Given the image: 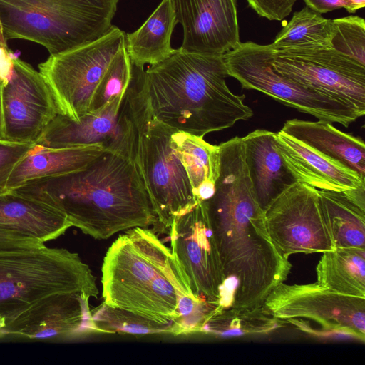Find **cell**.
Listing matches in <instances>:
<instances>
[{
	"label": "cell",
	"mask_w": 365,
	"mask_h": 365,
	"mask_svg": "<svg viewBox=\"0 0 365 365\" xmlns=\"http://www.w3.org/2000/svg\"><path fill=\"white\" fill-rule=\"evenodd\" d=\"M284 323L274 317L264 304L255 308L230 307L214 314L200 333L218 338L252 336L269 334Z\"/></svg>",
	"instance_id": "484cf974"
},
{
	"label": "cell",
	"mask_w": 365,
	"mask_h": 365,
	"mask_svg": "<svg viewBox=\"0 0 365 365\" xmlns=\"http://www.w3.org/2000/svg\"><path fill=\"white\" fill-rule=\"evenodd\" d=\"M13 54L7 48L0 46V81L5 86L11 79L14 71Z\"/></svg>",
	"instance_id": "836d02e7"
},
{
	"label": "cell",
	"mask_w": 365,
	"mask_h": 365,
	"mask_svg": "<svg viewBox=\"0 0 365 365\" xmlns=\"http://www.w3.org/2000/svg\"><path fill=\"white\" fill-rule=\"evenodd\" d=\"M264 305L278 319H311L351 339L365 341V297L343 294L317 282L292 285L282 282L268 294Z\"/></svg>",
	"instance_id": "8fae6325"
},
{
	"label": "cell",
	"mask_w": 365,
	"mask_h": 365,
	"mask_svg": "<svg viewBox=\"0 0 365 365\" xmlns=\"http://www.w3.org/2000/svg\"><path fill=\"white\" fill-rule=\"evenodd\" d=\"M92 320L100 334L175 336L174 322L160 323L104 302L92 312Z\"/></svg>",
	"instance_id": "f1b7e54d"
},
{
	"label": "cell",
	"mask_w": 365,
	"mask_h": 365,
	"mask_svg": "<svg viewBox=\"0 0 365 365\" xmlns=\"http://www.w3.org/2000/svg\"><path fill=\"white\" fill-rule=\"evenodd\" d=\"M6 338L4 327L0 324V339Z\"/></svg>",
	"instance_id": "f35d334b"
},
{
	"label": "cell",
	"mask_w": 365,
	"mask_h": 365,
	"mask_svg": "<svg viewBox=\"0 0 365 365\" xmlns=\"http://www.w3.org/2000/svg\"><path fill=\"white\" fill-rule=\"evenodd\" d=\"M169 235L172 254L185 272L193 295L218 304L225 277L205 202L177 216Z\"/></svg>",
	"instance_id": "5bb4252c"
},
{
	"label": "cell",
	"mask_w": 365,
	"mask_h": 365,
	"mask_svg": "<svg viewBox=\"0 0 365 365\" xmlns=\"http://www.w3.org/2000/svg\"><path fill=\"white\" fill-rule=\"evenodd\" d=\"M0 46L7 48L6 41L4 38L1 21L0 19Z\"/></svg>",
	"instance_id": "8d00e7d4"
},
{
	"label": "cell",
	"mask_w": 365,
	"mask_h": 365,
	"mask_svg": "<svg viewBox=\"0 0 365 365\" xmlns=\"http://www.w3.org/2000/svg\"><path fill=\"white\" fill-rule=\"evenodd\" d=\"M344 1L346 4V9L349 13H355L365 6V0H344Z\"/></svg>",
	"instance_id": "d590c367"
},
{
	"label": "cell",
	"mask_w": 365,
	"mask_h": 365,
	"mask_svg": "<svg viewBox=\"0 0 365 365\" xmlns=\"http://www.w3.org/2000/svg\"><path fill=\"white\" fill-rule=\"evenodd\" d=\"M57 114L42 74L15 56L12 76L2 88L0 140L35 144Z\"/></svg>",
	"instance_id": "9a60e30c"
},
{
	"label": "cell",
	"mask_w": 365,
	"mask_h": 365,
	"mask_svg": "<svg viewBox=\"0 0 365 365\" xmlns=\"http://www.w3.org/2000/svg\"><path fill=\"white\" fill-rule=\"evenodd\" d=\"M215 187L205 202L225 279L237 284L232 307H261L286 280L292 264L269 235L244 155L220 159Z\"/></svg>",
	"instance_id": "6da1fadb"
},
{
	"label": "cell",
	"mask_w": 365,
	"mask_h": 365,
	"mask_svg": "<svg viewBox=\"0 0 365 365\" xmlns=\"http://www.w3.org/2000/svg\"><path fill=\"white\" fill-rule=\"evenodd\" d=\"M281 130L365 178V144L361 138L322 120H288Z\"/></svg>",
	"instance_id": "44dd1931"
},
{
	"label": "cell",
	"mask_w": 365,
	"mask_h": 365,
	"mask_svg": "<svg viewBox=\"0 0 365 365\" xmlns=\"http://www.w3.org/2000/svg\"><path fill=\"white\" fill-rule=\"evenodd\" d=\"M271 44V43H270ZM272 48L280 74L365 113V66L330 47Z\"/></svg>",
	"instance_id": "30bf717a"
},
{
	"label": "cell",
	"mask_w": 365,
	"mask_h": 365,
	"mask_svg": "<svg viewBox=\"0 0 365 365\" xmlns=\"http://www.w3.org/2000/svg\"><path fill=\"white\" fill-rule=\"evenodd\" d=\"M334 247L365 249V186L346 192L319 190Z\"/></svg>",
	"instance_id": "603a6c76"
},
{
	"label": "cell",
	"mask_w": 365,
	"mask_h": 365,
	"mask_svg": "<svg viewBox=\"0 0 365 365\" xmlns=\"http://www.w3.org/2000/svg\"><path fill=\"white\" fill-rule=\"evenodd\" d=\"M246 164L257 201L264 212L297 182L276 145V133L257 129L242 138Z\"/></svg>",
	"instance_id": "ac0fdd59"
},
{
	"label": "cell",
	"mask_w": 365,
	"mask_h": 365,
	"mask_svg": "<svg viewBox=\"0 0 365 365\" xmlns=\"http://www.w3.org/2000/svg\"><path fill=\"white\" fill-rule=\"evenodd\" d=\"M104 151L98 145L48 148L35 144L13 168L6 188L10 191L31 180L82 170Z\"/></svg>",
	"instance_id": "7402d4cb"
},
{
	"label": "cell",
	"mask_w": 365,
	"mask_h": 365,
	"mask_svg": "<svg viewBox=\"0 0 365 365\" xmlns=\"http://www.w3.org/2000/svg\"><path fill=\"white\" fill-rule=\"evenodd\" d=\"M124 31L113 25L100 38L50 55L38 65L58 114L78 121L88 113L93 94L115 55L125 44Z\"/></svg>",
	"instance_id": "9c48e42d"
},
{
	"label": "cell",
	"mask_w": 365,
	"mask_h": 365,
	"mask_svg": "<svg viewBox=\"0 0 365 365\" xmlns=\"http://www.w3.org/2000/svg\"><path fill=\"white\" fill-rule=\"evenodd\" d=\"M12 191L63 212L72 226L96 240L156 222L134 160L110 151L82 170L31 180Z\"/></svg>",
	"instance_id": "7a4b0ae2"
},
{
	"label": "cell",
	"mask_w": 365,
	"mask_h": 365,
	"mask_svg": "<svg viewBox=\"0 0 365 365\" xmlns=\"http://www.w3.org/2000/svg\"><path fill=\"white\" fill-rule=\"evenodd\" d=\"M248 5L261 17L279 21L289 16L296 0H247Z\"/></svg>",
	"instance_id": "d6a6232c"
},
{
	"label": "cell",
	"mask_w": 365,
	"mask_h": 365,
	"mask_svg": "<svg viewBox=\"0 0 365 365\" xmlns=\"http://www.w3.org/2000/svg\"><path fill=\"white\" fill-rule=\"evenodd\" d=\"M276 145L297 182L319 190L346 192L365 186V178L284 133H276Z\"/></svg>",
	"instance_id": "e0dca14e"
},
{
	"label": "cell",
	"mask_w": 365,
	"mask_h": 365,
	"mask_svg": "<svg viewBox=\"0 0 365 365\" xmlns=\"http://www.w3.org/2000/svg\"><path fill=\"white\" fill-rule=\"evenodd\" d=\"M170 0H162L147 20L136 31L125 34V45L133 66L157 64L174 51L170 39L176 25Z\"/></svg>",
	"instance_id": "cb8c5ba5"
},
{
	"label": "cell",
	"mask_w": 365,
	"mask_h": 365,
	"mask_svg": "<svg viewBox=\"0 0 365 365\" xmlns=\"http://www.w3.org/2000/svg\"><path fill=\"white\" fill-rule=\"evenodd\" d=\"M135 142V130L126 92L114 97L100 110L86 113L78 121L57 114L35 144L48 148L98 145L106 151L133 159Z\"/></svg>",
	"instance_id": "4fadbf2b"
},
{
	"label": "cell",
	"mask_w": 365,
	"mask_h": 365,
	"mask_svg": "<svg viewBox=\"0 0 365 365\" xmlns=\"http://www.w3.org/2000/svg\"><path fill=\"white\" fill-rule=\"evenodd\" d=\"M68 294L98 295L96 278L78 253L44 244L0 246V324L6 337L15 338Z\"/></svg>",
	"instance_id": "5b68a950"
},
{
	"label": "cell",
	"mask_w": 365,
	"mask_h": 365,
	"mask_svg": "<svg viewBox=\"0 0 365 365\" xmlns=\"http://www.w3.org/2000/svg\"><path fill=\"white\" fill-rule=\"evenodd\" d=\"M271 44L239 42L223 54L228 76L245 89L260 91L318 120L347 127L359 118L347 104L278 73L272 64Z\"/></svg>",
	"instance_id": "ba28073f"
},
{
	"label": "cell",
	"mask_w": 365,
	"mask_h": 365,
	"mask_svg": "<svg viewBox=\"0 0 365 365\" xmlns=\"http://www.w3.org/2000/svg\"><path fill=\"white\" fill-rule=\"evenodd\" d=\"M329 47L365 66V21L358 16L331 19Z\"/></svg>",
	"instance_id": "4dcf8cb0"
},
{
	"label": "cell",
	"mask_w": 365,
	"mask_h": 365,
	"mask_svg": "<svg viewBox=\"0 0 365 365\" xmlns=\"http://www.w3.org/2000/svg\"><path fill=\"white\" fill-rule=\"evenodd\" d=\"M317 282L339 293L365 297V249L336 247L322 252Z\"/></svg>",
	"instance_id": "d4e9b609"
},
{
	"label": "cell",
	"mask_w": 365,
	"mask_h": 365,
	"mask_svg": "<svg viewBox=\"0 0 365 365\" xmlns=\"http://www.w3.org/2000/svg\"><path fill=\"white\" fill-rule=\"evenodd\" d=\"M119 0H0L6 41L20 38L57 54L104 35Z\"/></svg>",
	"instance_id": "52a82bcc"
},
{
	"label": "cell",
	"mask_w": 365,
	"mask_h": 365,
	"mask_svg": "<svg viewBox=\"0 0 365 365\" xmlns=\"http://www.w3.org/2000/svg\"><path fill=\"white\" fill-rule=\"evenodd\" d=\"M89 299L79 294L58 297L35 320L19 330L15 339L56 341L100 334L92 320Z\"/></svg>",
	"instance_id": "d6986e66"
},
{
	"label": "cell",
	"mask_w": 365,
	"mask_h": 365,
	"mask_svg": "<svg viewBox=\"0 0 365 365\" xmlns=\"http://www.w3.org/2000/svg\"><path fill=\"white\" fill-rule=\"evenodd\" d=\"M223 55L180 48L143 71L140 86L153 115L177 131L203 138L252 117L245 96L232 92Z\"/></svg>",
	"instance_id": "3957f363"
},
{
	"label": "cell",
	"mask_w": 365,
	"mask_h": 365,
	"mask_svg": "<svg viewBox=\"0 0 365 365\" xmlns=\"http://www.w3.org/2000/svg\"><path fill=\"white\" fill-rule=\"evenodd\" d=\"M133 75V64L124 44L103 76L92 98L88 113L100 110L114 97L125 94Z\"/></svg>",
	"instance_id": "f546056e"
},
{
	"label": "cell",
	"mask_w": 365,
	"mask_h": 365,
	"mask_svg": "<svg viewBox=\"0 0 365 365\" xmlns=\"http://www.w3.org/2000/svg\"><path fill=\"white\" fill-rule=\"evenodd\" d=\"M101 272L105 304L160 323L175 322L180 302L195 297L170 248L148 228L119 235L106 252Z\"/></svg>",
	"instance_id": "277c9868"
},
{
	"label": "cell",
	"mask_w": 365,
	"mask_h": 365,
	"mask_svg": "<svg viewBox=\"0 0 365 365\" xmlns=\"http://www.w3.org/2000/svg\"><path fill=\"white\" fill-rule=\"evenodd\" d=\"M72 227L62 211L10 190L0 195V229L32 236L45 243Z\"/></svg>",
	"instance_id": "ffe728a7"
},
{
	"label": "cell",
	"mask_w": 365,
	"mask_h": 365,
	"mask_svg": "<svg viewBox=\"0 0 365 365\" xmlns=\"http://www.w3.org/2000/svg\"><path fill=\"white\" fill-rule=\"evenodd\" d=\"M4 83L0 81V125H1V92L2 88L4 86Z\"/></svg>",
	"instance_id": "74e56055"
},
{
	"label": "cell",
	"mask_w": 365,
	"mask_h": 365,
	"mask_svg": "<svg viewBox=\"0 0 365 365\" xmlns=\"http://www.w3.org/2000/svg\"><path fill=\"white\" fill-rule=\"evenodd\" d=\"M307 7L319 13L325 14L341 8L346 9L344 0H303Z\"/></svg>",
	"instance_id": "e575fe53"
},
{
	"label": "cell",
	"mask_w": 365,
	"mask_h": 365,
	"mask_svg": "<svg viewBox=\"0 0 365 365\" xmlns=\"http://www.w3.org/2000/svg\"><path fill=\"white\" fill-rule=\"evenodd\" d=\"M331 21L306 6L294 13L271 44L276 48L329 47Z\"/></svg>",
	"instance_id": "83f0119b"
},
{
	"label": "cell",
	"mask_w": 365,
	"mask_h": 365,
	"mask_svg": "<svg viewBox=\"0 0 365 365\" xmlns=\"http://www.w3.org/2000/svg\"><path fill=\"white\" fill-rule=\"evenodd\" d=\"M34 145L0 140V195L9 192L6 183L11 172Z\"/></svg>",
	"instance_id": "1f68e13d"
},
{
	"label": "cell",
	"mask_w": 365,
	"mask_h": 365,
	"mask_svg": "<svg viewBox=\"0 0 365 365\" xmlns=\"http://www.w3.org/2000/svg\"><path fill=\"white\" fill-rule=\"evenodd\" d=\"M182 26L180 49L222 56L240 42L237 0H170Z\"/></svg>",
	"instance_id": "2e32d148"
},
{
	"label": "cell",
	"mask_w": 365,
	"mask_h": 365,
	"mask_svg": "<svg viewBox=\"0 0 365 365\" xmlns=\"http://www.w3.org/2000/svg\"><path fill=\"white\" fill-rule=\"evenodd\" d=\"M170 144L187 173L193 194L202 182H215L220 172L219 145L177 130L171 135Z\"/></svg>",
	"instance_id": "4316f807"
},
{
	"label": "cell",
	"mask_w": 365,
	"mask_h": 365,
	"mask_svg": "<svg viewBox=\"0 0 365 365\" xmlns=\"http://www.w3.org/2000/svg\"><path fill=\"white\" fill-rule=\"evenodd\" d=\"M264 217L272 240L287 258L335 248L314 187L295 182L267 208Z\"/></svg>",
	"instance_id": "7c38bea8"
},
{
	"label": "cell",
	"mask_w": 365,
	"mask_h": 365,
	"mask_svg": "<svg viewBox=\"0 0 365 365\" xmlns=\"http://www.w3.org/2000/svg\"><path fill=\"white\" fill-rule=\"evenodd\" d=\"M143 69L133 68L127 97L135 130L133 160L156 218L153 230L169 234L174 219L198 202L171 144L175 129L157 120L143 94Z\"/></svg>",
	"instance_id": "8992f818"
}]
</instances>
